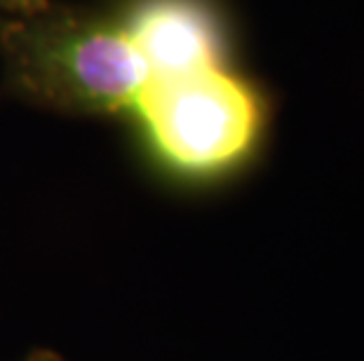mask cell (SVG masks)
<instances>
[{
  "mask_svg": "<svg viewBox=\"0 0 364 361\" xmlns=\"http://www.w3.org/2000/svg\"><path fill=\"white\" fill-rule=\"evenodd\" d=\"M10 75L43 101L85 113H129L151 73L122 21L41 10L0 19Z\"/></svg>",
  "mask_w": 364,
  "mask_h": 361,
  "instance_id": "obj_1",
  "label": "cell"
},
{
  "mask_svg": "<svg viewBox=\"0 0 364 361\" xmlns=\"http://www.w3.org/2000/svg\"><path fill=\"white\" fill-rule=\"evenodd\" d=\"M122 26L151 80L226 64L223 30L205 0H139Z\"/></svg>",
  "mask_w": 364,
  "mask_h": 361,
  "instance_id": "obj_3",
  "label": "cell"
},
{
  "mask_svg": "<svg viewBox=\"0 0 364 361\" xmlns=\"http://www.w3.org/2000/svg\"><path fill=\"white\" fill-rule=\"evenodd\" d=\"M129 113L162 165L200 179L242 162L266 118L259 91L226 64L151 80Z\"/></svg>",
  "mask_w": 364,
  "mask_h": 361,
  "instance_id": "obj_2",
  "label": "cell"
},
{
  "mask_svg": "<svg viewBox=\"0 0 364 361\" xmlns=\"http://www.w3.org/2000/svg\"><path fill=\"white\" fill-rule=\"evenodd\" d=\"M45 5H48V0H0V19L41 10Z\"/></svg>",
  "mask_w": 364,
  "mask_h": 361,
  "instance_id": "obj_4",
  "label": "cell"
}]
</instances>
